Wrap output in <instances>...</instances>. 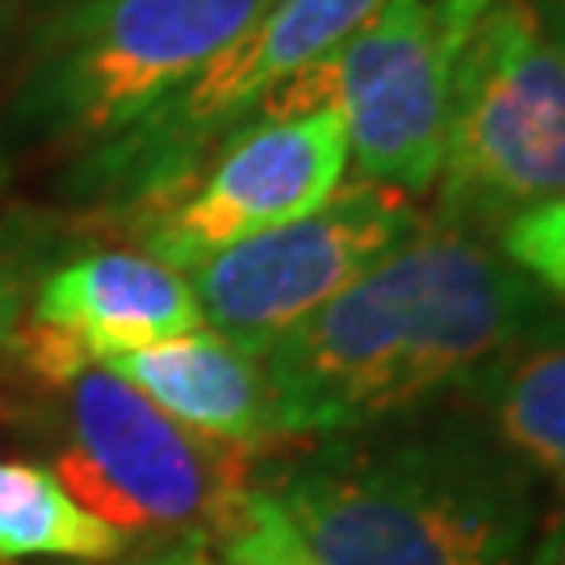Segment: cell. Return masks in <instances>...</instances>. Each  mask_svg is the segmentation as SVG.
<instances>
[{
    "instance_id": "cell-8",
    "label": "cell",
    "mask_w": 565,
    "mask_h": 565,
    "mask_svg": "<svg viewBox=\"0 0 565 565\" xmlns=\"http://www.w3.org/2000/svg\"><path fill=\"white\" fill-rule=\"evenodd\" d=\"M343 172L348 130L335 109L252 121L218 147L210 172L130 223V235L151 260L193 273L235 243L315 214L340 193Z\"/></svg>"
},
{
    "instance_id": "cell-12",
    "label": "cell",
    "mask_w": 565,
    "mask_h": 565,
    "mask_svg": "<svg viewBox=\"0 0 565 565\" xmlns=\"http://www.w3.org/2000/svg\"><path fill=\"white\" fill-rule=\"evenodd\" d=\"M130 541L118 527L84 511L67 486L39 461L0 457V562H118Z\"/></svg>"
},
{
    "instance_id": "cell-2",
    "label": "cell",
    "mask_w": 565,
    "mask_h": 565,
    "mask_svg": "<svg viewBox=\"0 0 565 565\" xmlns=\"http://www.w3.org/2000/svg\"><path fill=\"white\" fill-rule=\"evenodd\" d=\"M264 486L319 565H527L541 524L532 473L465 403L323 440Z\"/></svg>"
},
{
    "instance_id": "cell-17",
    "label": "cell",
    "mask_w": 565,
    "mask_h": 565,
    "mask_svg": "<svg viewBox=\"0 0 565 565\" xmlns=\"http://www.w3.org/2000/svg\"><path fill=\"white\" fill-rule=\"evenodd\" d=\"M536 9V18L545 21V30L565 46V0H527Z\"/></svg>"
},
{
    "instance_id": "cell-15",
    "label": "cell",
    "mask_w": 565,
    "mask_h": 565,
    "mask_svg": "<svg viewBox=\"0 0 565 565\" xmlns=\"http://www.w3.org/2000/svg\"><path fill=\"white\" fill-rule=\"evenodd\" d=\"M30 289H34V277H30L25 256L13 243L0 239V382L9 373L13 343H18V331L25 323V310H30Z\"/></svg>"
},
{
    "instance_id": "cell-20",
    "label": "cell",
    "mask_w": 565,
    "mask_h": 565,
    "mask_svg": "<svg viewBox=\"0 0 565 565\" xmlns=\"http://www.w3.org/2000/svg\"><path fill=\"white\" fill-rule=\"evenodd\" d=\"M0 565H18V562H0Z\"/></svg>"
},
{
    "instance_id": "cell-9",
    "label": "cell",
    "mask_w": 565,
    "mask_h": 565,
    "mask_svg": "<svg viewBox=\"0 0 565 565\" xmlns=\"http://www.w3.org/2000/svg\"><path fill=\"white\" fill-rule=\"evenodd\" d=\"M25 315L72 340L88 361L205 331L189 277L121 247L84 252L42 273Z\"/></svg>"
},
{
    "instance_id": "cell-11",
    "label": "cell",
    "mask_w": 565,
    "mask_h": 565,
    "mask_svg": "<svg viewBox=\"0 0 565 565\" xmlns=\"http://www.w3.org/2000/svg\"><path fill=\"white\" fill-rule=\"evenodd\" d=\"M457 398L553 499L527 565H565V319L499 352Z\"/></svg>"
},
{
    "instance_id": "cell-10",
    "label": "cell",
    "mask_w": 565,
    "mask_h": 565,
    "mask_svg": "<svg viewBox=\"0 0 565 565\" xmlns=\"http://www.w3.org/2000/svg\"><path fill=\"white\" fill-rule=\"evenodd\" d=\"M102 364L135 385L142 398H151L168 419L205 440L247 452L285 440L264 361L214 335L210 327L105 356Z\"/></svg>"
},
{
    "instance_id": "cell-3",
    "label": "cell",
    "mask_w": 565,
    "mask_h": 565,
    "mask_svg": "<svg viewBox=\"0 0 565 565\" xmlns=\"http://www.w3.org/2000/svg\"><path fill=\"white\" fill-rule=\"evenodd\" d=\"M0 424L51 440V473L130 545L214 548L256 486V452L168 419L102 361L81 364L55 385L0 382Z\"/></svg>"
},
{
    "instance_id": "cell-7",
    "label": "cell",
    "mask_w": 565,
    "mask_h": 565,
    "mask_svg": "<svg viewBox=\"0 0 565 565\" xmlns=\"http://www.w3.org/2000/svg\"><path fill=\"white\" fill-rule=\"evenodd\" d=\"M424 223L406 193L356 181L298 223L264 231L198 264L189 289L214 335L264 356Z\"/></svg>"
},
{
    "instance_id": "cell-6",
    "label": "cell",
    "mask_w": 565,
    "mask_h": 565,
    "mask_svg": "<svg viewBox=\"0 0 565 565\" xmlns=\"http://www.w3.org/2000/svg\"><path fill=\"white\" fill-rule=\"evenodd\" d=\"M490 0H385L340 51L319 60L323 102L348 130L361 181L424 193L445 160L452 76Z\"/></svg>"
},
{
    "instance_id": "cell-16",
    "label": "cell",
    "mask_w": 565,
    "mask_h": 565,
    "mask_svg": "<svg viewBox=\"0 0 565 565\" xmlns=\"http://www.w3.org/2000/svg\"><path fill=\"white\" fill-rule=\"evenodd\" d=\"M130 565H223L214 557V548L205 545H168V548H147L139 562Z\"/></svg>"
},
{
    "instance_id": "cell-19",
    "label": "cell",
    "mask_w": 565,
    "mask_h": 565,
    "mask_svg": "<svg viewBox=\"0 0 565 565\" xmlns=\"http://www.w3.org/2000/svg\"><path fill=\"white\" fill-rule=\"evenodd\" d=\"M4 25H9V0H0V42H4Z\"/></svg>"
},
{
    "instance_id": "cell-4",
    "label": "cell",
    "mask_w": 565,
    "mask_h": 565,
    "mask_svg": "<svg viewBox=\"0 0 565 565\" xmlns=\"http://www.w3.org/2000/svg\"><path fill=\"white\" fill-rule=\"evenodd\" d=\"M268 0H76L34 39L9 105V130L34 147L93 151L147 118Z\"/></svg>"
},
{
    "instance_id": "cell-5",
    "label": "cell",
    "mask_w": 565,
    "mask_h": 565,
    "mask_svg": "<svg viewBox=\"0 0 565 565\" xmlns=\"http://www.w3.org/2000/svg\"><path fill=\"white\" fill-rule=\"evenodd\" d=\"M436 223L494 239L565 198V46L527 0H490L452 76Z\"/></svg>"
},
{
    "instance_id": "cell-13",
    "label": "cell",
    "mask_w": 565,
    "mask_h": 565,
    "mask_svg": "<svg viewBox=\"0 0 565 565\" xmlns=\"http://www.w3.org/2000/svg\"><path fill=\"white\" fill-rule=\"evenodd\" d=\"M214 557L223 565H319L264 482L239 499L235 515L214 541Z\"/></svg>"
},
{
    "instance_id": "cell-18",
    "label": "cell",
    "mask_w": 565,
    "mask_h": 565,
    "mask_svg": "<svg viewBox=\"0 0 565 565\" xmlns=\"http://www.w3.org/2000/svg\"><path fill=\"white\" fill-rule=\"evenodd\" d=\"M34 4H42V9H51V13H55V9H67V4H76V0H34Z\"/></svg>"
},
{
    "instance_id": "cell-1",
    "label": "cell",
    "mask_w": 565,
    "mask_h": 565,
    "mask_svg": "<svg viewBox=\"0 0 565 565\" xmlns=\"http://www.w3.org/2000/svg\"><path fill=\"white\" fill-rule=\"evenodd\" d=\"M562 310L494 239L424 223L260 361L285 440H335L440 398Z\"/></svg>"
},
{
    "instance_id": "cell-14",
    "label": "cell",
    "mask_w": 565,
    "mask_h": 565,
    "mask_svg": "<svg viewBox=\"0 0 565 565\" xmlns=\"http://www.w3.org/2000/svg\"><path fill=\"white\" fill-rule=\"evenodd\" d=\"M494 247L515 264L553 306H565V198L515 214L494 235Z\"/></svg>"
}]
</instances>
